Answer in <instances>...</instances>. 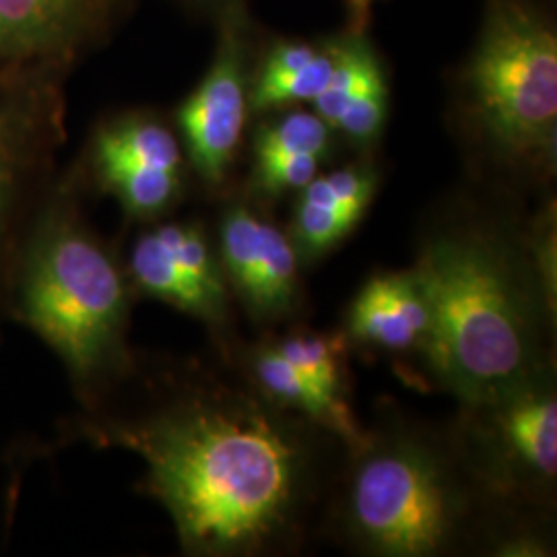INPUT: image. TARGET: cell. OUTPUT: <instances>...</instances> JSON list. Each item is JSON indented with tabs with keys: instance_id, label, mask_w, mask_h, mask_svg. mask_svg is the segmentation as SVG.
Wrapping results in <instances>:
<instances>
[{
	"instance_id": "ac0fdd59",
	"label": "cell",
	"mask_w": 557,
	"mask_h": 557,
	"mask_svg": "<svg viewBox=\"0 0 557 557\" xmlns=\"http://www.w3.org/2000/svg\"><path fill=\"white\" fill-rule=\"evenodd\" d=\"M277 351L322 391L341 397V388H343L341 338L326 337V335H296V337L285 338L278 345Z\"/></svg>"
},
{
	"instance_id": "8992f818",
	"label": "cell",
	"mask_w": 557,
	"mask_h": 557,
	"mask_svg": "<svg viewBox=\"0 0 557 557\" xmlns=\"http://www.w3.org/2000/svg\"><path fill=\"white\" fill-rule=\"evenodd\" d=\"M215 25L213 60L178 112L188 160L211 188L227 180L238 156L250 114V85L260 46L248 7L227 13Z\"/></svg>"
},
{
	"instance_id": "ffe728a7",
	"label": "cell",
	"mask_w": 557,
	"mask_h": 557,
	"mask_svg": "<svg viewBox=\"0 0 557 557\" xmlns=\"http://www.w3.org/2000/svg\"><path fill=\"white\" fill-rule=\"evenodd\" d=\"M320 158L317 156H289L278 160L255 161V182L267 195H283L301 190L308 182L319 176Z\"/></svg>"
},
{
	"instance_id": "603a6c76",
	"label": "cell",
	"mask_w": 557,
	"mask_h": 557,
	"mask_svg": "<svg viewBox=\"0 0 557 557\" xmlns=\"http://www.w3.org/2000/svg\"><path fill=\"white\" fill-rule=\"evenodd\" d=\"M195 9L202 11L207 17L218 21L225 17L227 13L236 11L239 7H248V0H188Z\"/></svg>"
},
{
	"instance_id": "7402d4cb",
	"label": "cell",
	"mask_w": 557,
	"mask_h": 557,
	"mask_svg": "<svg viewBox=\"0 0 557 557\" xmlns=\"http://www.w3.org/2000/svg\"><path fill=\"white\" fill-rule=\"evenodd\" d=\"M376 2L380 0H343L347 11L345 27L351 32H370V21Z\"/></svg>"
},
{
	"instance_id": "e0dca14e",
	"label": "cell",
	"mask_w": 557,
	"mask_h": 557,
	"mask_svg": "<svg viewBox=\"0 0 557 557\" xmlns=\"http://www.w3.org/2000/svg\"><path fill=\"white\" fill-rule=\"evenodd\" d=\"M100 176L120 202L140 218L165 211L182 188V174L151 168H108L100 170Z\"/></svg>"
},
{
	"instance_id": "9a60e30c",
	"label": "cell",
	"mask_w": 557,
	"mask_h": 557,
	"mask_svg": "<svg viewBox=\"0 0 557 557\" xmlns=\"http://www.w3.org/2000/svg\"><path fill=\"white\" fill-rule=\"evenodd\" d=\"M333 128L317 112L287 110L264 120L255 133V161L278 160L289 156H317L324 160L331 151Z\"/></svg>"
},
{
	"instance_id": "5b68a950",
	"label": "cell",
	"mask_w": 557,
	"mask_h": 557,
	"mask_svg": "<svg viewBox=\"0 0 557 557\" xmlns=\"http://www.w3.org/2000/svg\"><path fill=\"white\" fill-rule=\"evenodd\" d=\"M21 314L83 380L122 358L126 287L110 255L81 225L41 230L21 283Z\"/></svg>"
},
{
	"instance_id": "2e32d148",
	"label": "cell",
	"mask_w": 557,
	"mask_h": 557,
	"mask_svg": "<svg viewBox=\"0 0 557 557\" xmlns=\"http://www.w3.org/2000/svg\"><path fill=\"white\" fill-rule=\"evenodd\" d=\"M163 248L178 264L180 271L190 278L200 292L211 299V304L225 314V285L220 267L211 255V248L195 225L168 223L153 230Z\"/></svg>"
},
{
	"instance_id": "44dd1931",
	"label": "cell",
	"mask_w": 557,
	"mask_h": 557,
	"mask_svg": "<svg viewBox=\"0 0 557 557\" xmlns=\"http://www.w3.org/2000/svg\"><path fill=\"white\" fill-rule=\"evenodd\" d=\"M13 131L4 116H0V220L13 184Z\"/></svg>"
},
{
	"instance_id": "ba28073f",
	"label": "cell",
	"mask_w": 557,
	"mask_h": 557,
	"mask_svg": "<svg viewBox=\"0 0 557 557\" xmlns=\"http://www.w3.org/2000/svg\"><path fill=\"white\" fill-rule=\"evenodd\" d=\"M335 66V36L260 41L250 85V114H267L317 100Z\"/></svg>"
},
{
	"instance_id": "6da1fadb",
	"label": "cell",
	"mask_w": 557,
	"mask_h": 557,
	"mask_svg": "<svg viewBox=\"0 0 557 557\" xmlns=\"http://www.w3.org/2000/svg\"><path fill=\"white\" fill-rule=\"evenodd\" d=\"M260 393H211L101 436L139 453L149 490L200 556H252L285 543L310 504V442Z\"/></svg>"
},
{
	"instance_id": "9c48e42d",
	"label": "cell",
	"mask_w": 557,
	"mask_h": 557,
	"mask_svg": "<svg viewBox=\"0 0 557 557\" xmlns=\"http://www.w3.org/2000/svg\"><path fill=\"white\" fill-rule=\"evenodd\" d=\"M430 324V308L413 273L372 278L349 312V335L388 351H425Z\"/></svg>"
},
{
	"instance_id": "5bb4252c",
	"label": "cell",
	"mask_w": 557,
	"mask_h": 557,
	"mask_svg": "<svg viewBox=\"0 0 557 557\" xmlns=\"http://www.w3.org/2000/svg\"><path fill=\"white\" fill-rule=\"evenodd\" d=\"M131 271L147 294L163 299L168 304H174L180 310L195 314L199 319L215 320V322L223 319V312L218 310L211 304V299L207 298L199 287L180 271L178 264L163 248L156 232L145 234L135 244V250L131 257Z\"/></svg>"
},
{
	"instance_id": "d6986e66",
	"label": "cell",
	"mask_w": 557,
	"mask_h": 557,
	"mask_svg": "<svg viewBox=\"0 0 557 557\" xmlns=\"http://www.w3.org/2000/svg\"><path fill=\"white\" fill-rule=\"evenodd\" d=\"M361 218L341 211L335 207H326L319 202L298 199L294 211V242L304 255H322L331 250L335 244L345 238Z\"/></svg>"
},
{
	"instance_id": "8fae6325",
	"label": "cell",
	"mask_w": 557,
	"mask_h": 557,
	"mask_svg": "<svg viewBox=\"0 0 557 557\" xmlns=\"http://www.w3.org/2000/svg\"><path fill=\"white\" fill-rule=\"evenodd\" d=\"M252 372L260 393L278 407L298 411L322 430L337 434L354 446L361 444L363 436L359 434L356 419L349 413L345 400L322 391L312 380L306 379L278 354L277 347L260 349L255 356Z\"/></svg>"
},
{
	"instance_id": "3957f363",
	"label": "cell",
	"mask_w": 557,
	"mask_h": 557,
	"mask_svg": "<svg viewBox=\"0 0 557 557\" xmlns=\"http://www.w3.org/2000/svg\"><path fill=\"white\" fill-rule=\"evenodd\" d=\"M467 140L510 174L547 176L557 151L554 0H483L473 46L453 77Z\"/></svg>"
},
{
	"instance_id": "4fadbf2b",
	"label": "cell",
	"mask_w": 557,
	"mask_h": 557,
	"mask_svg": "<svg viewBox=\"0 0 557 557\" xmlns=\"http://www.w3.org/2000/svg\"><path fill=\"white\" fill-rule=\"evenodd\" d=\"M299 281L296 248L269 221H260L259 271L248 312L259 320H281L298 306Z\"/></svg>"
},
{
	"instance_id": "30bf717a",
	"label": "cell",
	"mask_w": 557,
	"mask_h": 557,
	"mask_svg": "<svg viewBox=\"0 0 557 557\" xmlns=\"http://www.w3.org/2000/svg\"><path fill=\"white\" fill-rule=\"evenodd\" d=\"M112 0H0V62L62 50L100 23Z\"/></svg>"
},
{
	"instance_id": "7c38bea8",
	"label": "cell",
	"mask_w": 557,
	"mask_h": 557,
	"mask_svg": "<svg viewBox=\"0 0 557 557\" xmlns=\"http://www.w3.org/2000/svg\"><path fill=\"white\" fill-rule=\"evenodd\" d=\"M98 172L108 168H151L182 174L184 158L176 135L149 116H126L101 128L96 139Z\"/></svg>"
},
{
	"instance_id": "52a82bcc",
	"label": "cell",
	"mask_w": 557,
	"mask_h": 557,
	"mask_svg": "<svg viewBox=\"0 0 557 557\" xmlns=\"http://www.w3.org/2000/svg\"><path fill=\"white\" fill-rule=\"evenodd\" d=\"M494 473L510 481L549 483L557 471L554 386L535 374L510 393L481 405Z\"/></svg>"
},
{
	"instance_id": "7a4b0ae2",
	"label": "cell",
	"mask_w": 557,
	"mask_h": 557,
	"mask_svg": "<svg viewBox=\"0 0 557 557\" xmlns=\"http://www.w3.org/2000/svg\"><path fill=\"white\" fill-rule=\"evenodd\" d=\"M413 277L430 308L432 368L467 407L537 374L535 277L498 236L475 225L442 230L423 244Z\"/></svg>"
},
{
	"instance_id": "277c9868",
	"label": "cell",
	"mask_w": 557,
	"mask_h": 557,
	"mask_svg": "<svg viewBox=\"0 0 557 557\" xmlns=\"http://www.w3.org/2000/svg\"><path fill=\"white\" fill-rule=\"evenodd\" d=\"M343 498V522L361 549L388 557L436 556L469 515L467 492L446 458L413 436L361 440Z\"/></svg>"
}]
</instances>
